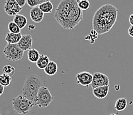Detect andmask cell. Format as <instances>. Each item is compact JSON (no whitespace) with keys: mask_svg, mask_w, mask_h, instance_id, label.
<instances>
[{"mask_svg":"<svg viewBox=\"0 0 133 115\" xmlns=\"http://www.w3.org/2000/svg\"><path fill=\"white\" fill-rule=\"evenodd\" d=\"M34 106H35V103L26 99L23 94H19L12 99V106L13 110L20 114H27Z\"/></svg>","mask_w":133,"mask_h":115,"instance_id":"4","label":"cell"},{"mask_svg":"<svg viewBox=\"0 0 133 115\" xmlns=\"http://www.w3.org/2000/svg\"><path fill=\"white\" fill-rule=\"evenodd\" d=\"M0 115H2V114H1V113H0Z\"/></svg>","mask_w":133,"mask_h":115,"instance_id":"33","label":"cell"},{"mask_svg":"<svg viewBox=\"0 0 133 115\" xmlns=\"http://www.w3.org/2000/svg\"><path fill=\"white\" fill-rule=\"evenodd\" d=\"M35 27H36L35 26V25H32V24H31V25H29V31H31V30H32V29H35Z\"/></svg>","mask_w":133,"mask_h":115,"instance_id":"30","label":"cell"},{"mask_svg":"<svg viewBox=\"0 0 133 115\" xmlns=\"http://www.w3.org/2000/svg\"><path fill=\"white\" fill-rule=\"evenodd\" d=\"M41 54L39 53V51L35 49H31L27 51V57L28 59L30 62L31 63H37V60L39 59Z\"/></svg>","mask_w":133,"mask_h":115,"instance_id":"17","label":"cell"},{"mask_svg":"<svg viewBox=\"0 0 133 115\" xmlns=\"http://www.w3.org/2000/svg\"><path fill=\"white\" fill-rule=\"evenodd\" d=\"M44 72L48 76L55 75L58 71V65L54 61L50 60L45 69H44Z\"/></svg>","mask_w":133,"mask_h":115,"instance_id":"14","label":"cell"},{"mask_svg":"<svg viewBox=\"0 0 133 115\" xmlns=\"http://www.w3.org/2000/svg\"><path fill=\"white\" fill-rule=\"evenodd\" d=\"M26 3L31 8H36L41 4L39 0H26Z\"/></svg>","mask_w":133,"mask_h":115,"instance_id":"25","label":"cell"},{"mask_svg":"<svg viewBox=\"0 0 133 115\" xmlns=\"http://www.w3.org/2000/svg\"><path fill=\"white\" fill-rule=\"evenodd\" d=\"M5 57L10 60L17 61L23 58L24 51L19 48L17 44H9L5 47L3 51Z\"/></svg>","mask_w":133,"mask_h":115,"instance_id":"5","label":"cell"},{"mask_svg":"<svg viewBox=\"0 0 133 115\" xmlns=\"http://www.w3.org/2000/svg\"><path fill=\"white\" fill-rule=\"evenodd\" d=\"M15 2L17 3V4L19 5L20 7L23 8V6H25V5L26 3V0H15Z\"/></svg>","mask_w":133,"mask_h":115,"instance_id":"26","label":"cell"},{"mask_svg":"<svg viewBox=\"0 0 133 115\" xmlns=\"http://www.w3.org/2000/svg\"><path fill=\"white\" fill-rule=\"evenodd\" d=\"M4 93V87L0 84V96H2Z\"/></svg>","mask_w":133,"mask_h":115,"instance_id":"28","label":"cell"},{"mask_svg":"<svg viewBox=\"0 0 133 115\" xmlns=\"http://www.w3.org/2000/svg\"><path fill=\"white\" fill-rule=\"evenodd\" d=\"M78 5L82 11L88 10L90 7V2L89 0H78Z\"/></svg>","mask_w":133,"mask_h":115,"instance_id":"24","label":"cell"},{"mask_svg":"<svg viewBox=\"0 0 133 115\" xmlns=\"http://www.w3.org/2000/svg\"><path fill=\"white\" fill-rule=\"evenodd\" d=\"M39 9H41L44 13H50L52 11L54 6L51 2H44V3H41L38 6Z\"/></svg>","mask_w":133,"mask_h":115,"instance_id":"19","label":"cell"},{"mask_svg":"<svg viewBox=\"0 0 133 115\" xmlns=\"http://www.w3.org/2000/svg\"><path fill=\"white\" fill-rule=\"evenodd\" d=\"M3 73L8 75L12 77L14 75V74L15 72V67L12 65H5L3 68Z\"/></svg>","mask_w":133,"mask_h":115,"instance_id":"22","label":"cell"},{"mask_svg":"<svg viewBox=\"0 0 133 115\" xmlns=\"http://www.w3.org/2000/svg\"><path fill=\"white\" fill-rule=\"evenodd\" d=\"M53 100V96L46 86L41 87L37 94V106L40 108H46Z\"/></svg>","mask_w":133,"mask_h":115,"instance_id":"6","label":"cell"},{"mask_svg":"<svg viewBox=\"0 0 133 115\" xmlns=\"http://www.w3.org/2000/svg\"><path fill=\"white\" fill-rule=\"evenodd\" d=\"M127 106V100L125 97H121L117 99L115 104V109L117 111H123Z\"/></svg>","mask_w":133,"mask_h":115,"instance_id":"18","label":"cell"},{"mask_svg":"<svg viewBox=\"0 0 133 115\" xmlns=\"http://www.w3.org/2000/svg\"><path fill=\"white\" fill-rule=\"evenodd\" d=\"M97 38H98V33L96 32L95 30L94 29L90 31L89 34L85 37V39L86 40L90 41V43H91V44L94 43L95 41Z\"/></svg>","mask_w":133,"mask_h":115,"instance_id":"23","label":"cell"},{"mask_svg":"<svg viewBox=\"0 0 133 115\" xmlns=\"http://www.w3.org/2000/svg\"><path fill=\"white\" fill-rule=\"evenodd\" d=\"M18 46L21 49L25 51H28L32 49V37L31 35H23L22 37L17 43Z\"/></svg>","mask_w":133,"mask_h":115,"instance_id":"10","label":"cell"},{"mask_svg":"<svg viewBox=\"0 0 133 115\" xmlns=\"http://www.w3.org/2000/svg\"><path fill=\"white\" fill-rule=\"evenodd\" d=\"M30 17L31 20L35 23H41L43 21L44 17V13H43L38 7L33 8L30 11Z\"/></svg>","mask_w":133,"mask_h":115,"instance_id":"11","label":"cell"},{"mask_svg":"<svg viewBox=\"0 0 133 115\" xmlns=\"http://www.w3.org/2000/svg\"><path fill=\"white\" fill-rule=\"evenodd\" d=\"M78 2V0H62L58 5L54 17L63 29L69 30V13L74 5Z\"/></svg>","mask_w":133,"mask_h":115,"instance_id":"3","label":"cell"},{"mask_svg":"<svg viewBox=\"0 0 133 115\" xmlns=\"http://www.w3.org/2000/svg\"><path fill=\"white\" fill-rule=\"evenodd\" d=\"M109 91V86H103V87H97L93 89V94L94 96L99 99H105L108 95Z\"/></svg>","mask_w":133,"mask_h":115,"instance_id":"12","label":"cell"},{"mask_svg":"<svg viewBox=\"0 0 133 115\" xmlns=\"http://www.w3.org/2000/svg\"><path fill=\"white\" fill-rule=\"evenodd\" d=\"M128 33L130 37H133V25H130V27L128 29Z\"/></svg>","mask_w":133,"mask_h":115,"instance_id":"27","label":"cell"},{"mask_svg":"<svg viewBox=\"0 0 133 115\" xmlns=\"http://www.w3.org/2000/svg\"><path fill=\"white\" fill-rule=\"evenodd\" d=\"M4 10L9 16H15L22 11V8L17 4L15 0H5Z\"/></svg>","mask_w":133,"mask_h":115,"instance_id":"8","label":"cell"},{"mask_svg":"<svg viewBox=\"0 0 133 115\" xmlns=\"http://www.w3.org/2000/svg\"><path fill=\"white\" fill-rule=\"evenodd\" d=\"M76 84L88 87L92 83L93 75L88 71H82L76 75Z\"/></svg>","mask_w":133,"mask_h":115,"instance_id":"9","label":"cell"},{"mask_svg":"<svg viewBox=\"0 0 133 115\" xmlns=\"http://www.w3.org/2000/svg\"><path fill=\"white\" fill-rule=\"evenodd\" d=\"M91 86L93 89L97 87L109 86V78L105 74L100 72H95L93 74V81Z\"/></svg>","mask_w":133,"mask_h":115,"instance_id":"7","label":"cell"},{"mask_svg":"<svg viewBox=\"0 0 133 115\" xmlns=\"http://www.w3.org/2000/svg\"><path fill=\"white\" fill-rule=\"evenodd\" d=\"M118 12V9L115 6L109 3L100 7L93 17V29L96 31L98 35L109 33L117 21Z\"/></svg>","mask_w":133,"mask_h":115,"instance_id":"1","label":"cell"},{"mask_svg":"<svg viewBox=\"0 0 133 115\" xmlns=\"http://www.w3.org/2000/svg\"><path fill=\"white\" fill-rule=\"evenodd\" d=\"M110 115H117V114H115V113H111Z\"/></svg>","mask_w":133,"mask_h":115,"instance_id":"32","label":"cell"},{"mask_svg":"<svg viewBox=\"0 0 133 115\" xmlns=\"http://www.w3.org/2000/svg\"><path fill=\"white\" fill-rule=\"evenodd\" d=\"M129 20V23H130V25H133V13L130 15Z\"/></svg>","mask_w":133,"mask_h":115,"instance_id":"29","label":"cell"},{"mask_svg":"<svg viewBox=\"0 0 133 115\" xmlns=\"http://www.w3.org/2000/svg\"><path fill=\"white\" fill-rule=\"evenodd\" d=\"M12 82L11 77L3 73L0 75V84L3 85V87H8L11 84Z\"/></svg>","mask_w":133,"mask_h":115,"instance_id":"20","label":"cell"},{"mask_svg":"<svg viewBox=\"0 0 133 115\" xmlns=\"http://www.w3.org/2000/svg\"><path fill=\"white\" fill-rule=\"evenodd\" d=\"M50 61V60L49 57L46 55H43H43H41L36 64H37V66L38 69L44 70Z\"/></svg>","mask_w":133,"mask_h":115,"instance_id":"16","label":"cell"},{"mask_svg":"<svg viewBox=\"0 0 133 115\" xmlns=\"http://www.w3.org/2000/svg\"><path fill=\"white\" fill-rule=\"evenodd\" d=\"M43 86H46V82L41 77L34 74L29 75L25 78L22 89V94L36 105L38 90Z\"/></svg>","mask_w":133,"mask_h":115,"instance_id":"2","label":"cell"},{"mask_svg":"<svg viewBox=\"0 0 133 115\" xmlns=\"http://www.w3.org/2000/svg\"><path fill=\"white\" fill-rule=\"evenodd\" d=\"M13 21L21 29L25 28L28 23L26 17L23 15H21V14H17L15 16H14Z\"/></svg>","mask_w":133,"mask_h":115,"instance_id":"15","label":"cell"},{"mask_svg":"<svg viewBox=\"0 0 133 115\" xmlns=\"http://www.w3.org/2000/svg\"><path fill=\"white\" fill-rule=\"evenodd\" d=\"M51 0H39V2H41V3H44V2H50Z\"/></svg>","mask_w":133,"mask_h":115,"instance_id":"31","label":"cell"},{"mask_svg":"<svg viewBox=\"0 0 133 115\" xmlns=\"http://www.w3.org/2000/svg\"><path fill=\"white\" fill-rule=\"evenodd\" d=\"M8 29H9V32L13 33H21V29L19 28V27L15 23L14 21H10L8 24Z\"/></svg>","mask_w":133,"mask_h":115,"instance_id":"21","label":"cell"},{"mask_svg":"<svg viewBox=\"0 0 133 115\" xmlns=\"http://www.w3.org/2000/svg\"><path fill=\"white\" fill-rule=\"evenodd\" d=\"M23 35L21 33H13L9 32L6 34L5 39L6 42L9 44H17L22 37Z\"/></svg>","mask_w":133,"mask_h":115,"instance_id":"13","label":"cell"}]
</instances>
